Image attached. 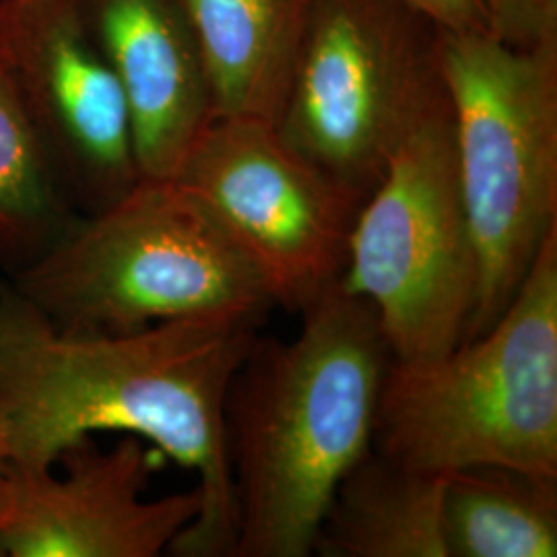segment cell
Segmentation results:
<instances>
[{"label":"cell","mask_w":557,"mask_h":557,"mask_svg":"<svg viewBox=\"0 0 557 557\" xmlns=\"http://www.w3.org/2000/svg\"><path fill=\"white\" fill-rule=\"evenodd\" d=\"M259 324L205 317L120 335L66 333L0 281V458L50 469L83 436H139L197 475L199 517L170 554L234 556L225 398Z\"/></svg>","instance_id":"obj_1"},{"label":"cell","mask_w":557,"mask_h":557,"mask_svg":"<svg viewBox=\"0 0 557 557\" xmlns=\"http://www.w3.org/2000/svg\"><path fill=\"white\" fill-rule=\"evenodd\" d=\"M289 341L257 335L225 398L232 557H308L338 483L374 444L393 361L374 308L341 283Z\"/></svg>","instance_id":"obj_2"},{"label":"cell","mask_w":557,"mask_h":557,"mask_svg":"<svg viewBox=\"0 0 557 557\" xmlns=\"http://www.w3.org/2000/svg\"><path fill=\"white\" fill-rule=\"evenodd\" d=\"M7 281L57 329L85 335L205 317L260 322L275 308L259 271L174 180L140 178Z\"/></svg>","instance_id":"obj_3"},{"label":"cell","mask_w":557,"mask_h":557,"mask_svg":"<svg viewBox=\"0 0 557 557\" xmlns=\"http://www.w3.org/2000/svg\"><path fill=\"white\" fill-rule=\"evenodd\" d=\"M372 448L436 475L499 465L557 478V232L485 333L391 361Z\"/></svg>","instance_id":"obj_4"},{"label":"cell","mask_w":557,"mask_h":557,"mask_svg":"<svg viewBox=\"0 0 557 557\" xmlns=\"http://www.w3.org/2000/svg\"><path fill=\"white\" fill-rule=\"evenodd\" d=\"M438 71L478 250L469 341L499 319L557 232V41L515 48L440 29Z\"/></svg>","instance_id":"obj_5"},{"label":"cell","mask_w":557,"mask_h":557,"mask_svg":"<svg viewBox=\"0 0 557 557\" xmlns=\"http://www.w3.org/2000/svg\"><path fill=\"white\" fill-rule=\"evenodd\" d=\"M338 283L366 299L397 361L440 358L467 338L479 262L442 89L359 207Z\"/></svg>","instance_id":"obj_6"},{"label":"cell","mask_w":557,"mask_h":557,"mask_svg":"<svg viewBox=\"0 0 557 557\" xmlns=\"http://www.w3.org/2000/svg\"><path fill=\"white\" fill-rule=\"evenodd\" d=\"M438 34L403 0H317L278 135L366 199L444 89Z\"/></svg>","instance_id":"obj_7"},{"label":"cell","mask_w":557,"mask_h":557,"mask_svg":"<svg viewBox=\"0 0 557 557\" xmlns=\"http://www.w3.org/2000/svg\"><path fill=\"white\" fill-rule=\"evenodd\" d=\"M172 180L250 260L275 306L301 312L343 275L363 200L275 124L211 120Z\"/></svg>","instance_id":"obj_8"},{"label":"cell","mask_w":557,"mask_h":557,"mask_svg":"<svg viewBox=\"0 0 557 557\" xmlns=\"http://www.w3.org/2000/svg\"><path fill=\"white\" fill-rule=\"evenodd\" d=\"M0 64L83 215L137 186L126 98L79 0H0Z\"/></svg>","instance_id":"obj_9"},{"label":"cell","mask_w":557,"mask_h":557,"mask_svg":"<svg viewBox=\"0 0 557 557\" xmlns=\"http://www.w3.org/2000/svg\"><path fill=\"white\" fill-rule=\"evenodd\" d=\"M160 450L131 434L71 442L50 469L0 458V557H158L197 520L199 490L145 498Z\"/></svg>","instance_id":"obj_10"},{"label":"cell","mask_w":557,"mask_h":557,"mask_svg":"<svg viewBox=\"0 0 557 557\" xmlns=\"http://www.w3.org/2000/svg\"><path fill=\"white\" fill-rule=\"evenodd\" d=\"M79 2L126 98L140 178H174L213 120L199 46L178 2Z\"/></svg>","instance_id":"obj_11"},{"label":"cell","mask_w":557,"mask_h":557,"mask_svg":"<svg viewBox=\"0 0 557 557\" xmlns=\"http://www.w3.org/2000/svg\"><path fill=\"white\" fill-rule=\"evenodd\" d=\"M205 64L213 119L277 124L317 0H176Z\"/></svg>","instance_id":"obj_12"},{"label":"cell","mask_w":557,"mask_h":557,"mask_svg":"<svg viewBox=\"0 0 557 557\" xmlns=\"http://www.w3.org/2000/svg\"><path fill=\"white\" fill-rule=\"evenodd\" d=\"M444 475L370 448L338 483L322 518L320 557H448L442 529Z\"/></svg>","instance_id":"obj_13"},{"label":"cell","mask_w":557,"mask_h":557,"mask_svg":"<svg viewBox=\"0 0 557 557\" xmlns=\"http://www.w3.org/2000/svg\"><path fill=\"white\" fill-rule=\"evenodd\" d=\"M448 557H556L557 478L481 465L444 475Z\"/></svg>","instance_id":"obj_14"},{"label":"cell","mask_w":557,"mask_h":557,"mask_svg":"<svg viewBox=\"0 0 557 557\" xmlns=\"http://www.w3.org/2000/svg\"><path fill=\"white\" fill-rule=\"evenodd\" d=\"M46 143L0 64V267L7 275L44 257L79 220Z\"/></svg>","instance_id":"obj_15"},{"label":"cell","mask_w":557,"mask_h":557,"mask_svg":"<svg viewBox=\"0 0 557 557\" xmlns=\"http://www.w3.org/2000/svg\"><path fill=\"white\" fill-rule=\"evenodd\" d=\"M490 34L515 48L557 41V0H483Z\"/></svg>","instance_id":"obj_16"},{"label":"cell","mask_w":557,"mask_h":557,"mask_svg":"<svg viewBox=\"0 0 557 557\" xmlns=\"http://www.w3.org/2000/svg\"><path fill=\"white\" fill-rule=\"evenodd\" d=\"M444 32H490L483 0H403Z\"/></svg>","instance_id":"obj_17"},{"label":"cell","mask_w":557,"mask_h":557,"mask_svg":"<svg viewBox=\"0 0 557 557\" xmlns=\"http://www.w3.org/2000/svg\"><path fill=\"white\" fill-rule=\"evenodd\" d=\"M0 457H2V446H0Z\"/></svg>","instance_id":"obj_18"}]
</instances>
